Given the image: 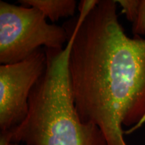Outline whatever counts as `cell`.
Listing matches in <instances>:
<instances>
[{
    "label": "cell",
    "mask_w": 145,
    "mask_h": 145,
    "mask_svg": "<svg viewBox=\"0 0 145 145\" xmlns=\"http://www.w3.org/2000/svg\"><path fill=\"white\" fill-rule=\"evenodd\" d=\"M46 64L45 48H40L21 62L0 66V129L7 134L24 120L34 86Z\"/></svg>",
    "instance_id": "obj_4"
},
{
    "label": "cell",
    "mask_w": 145,
    "mask_h": 145,
    "mask_svg": "<svg viewBox=\"0 0 145 145\" xmlns=\"http://www.w3.org/2000/svg\"><path fill=\"white\" fill-rule=\"evenodd\" d=\"M68 41L64 27L49 24L37 9L0 1V63L14 64L24 61L45 46L63 49Z\"/></svg>",
    "instance_id": "obj_3"
},
{
    "label": "cell",
    "mask_w": 145,
    "mask_h": 145,
    "mask_svg": "<svg viewBox=\"0 0 145 145\" xmlns=\"http://www.w3.org/2000/svg\"><path fill=\"white\" fill-rule=\"evenodd\" d=\"M19 3L37 9L52 22L73 16L77 7L75 0H20Z\"/></svg>",
    "instance_id": "obj_5"
},
{
    "label": "cell",
    "mask_w": 145,
    "mask_h": 145,
    "mask_svg": "<svg viewBox=\"0 0 145 145\" xmlns=\"http://www.w3.org/2000/svg\"><path fill=\"white\" fill-rule=\"evenodd\" d=\"M117 1L83 0L65 23L72 44L69 72L83 122L97 126L107 145H127L124 134L145 123V39L130 38L118 21Z\"/></svg>",
    "instance_id": "obj_1"
},
{
    "label": "cell",
    "mask_w": 145,
    "mask_h": 145,
    "mask_svg": "<svg viewBox=\"0 0 145 145\" xmlns=\"http://www.w3.org/2000/svg\"><path fill=\"white\" fill-rule=\"evenodd\" d=\"M8 145H20V144H16V143H12V142H10L9 143Z\"/></svg>",
    "instance_id": "obj_9"
},
{
    "label": "cell",
    "mask_w": 145,
    "mask_h": 145,
    "mask_svg": "<svg viewBox=\"0 0 145 145\" xmlns=\"http://www.w3.org/2000/svg\"><path fill=\"white\" fill-rule=\"evenodd\" d=\"M116 1L120 5L122 14H125L127 20L133 22L137 17L139 0H119Z\"/></svg>",
    "instance_id": "obj_7"
},
{
    "label": "cell",
    "mask_w": 145,
    "mask_h": 145,
    "mask_svg": "<svg viewBox=\"0 0 145 145\" xmlns=\"http://www.w3.org/2000/svg\"><path fill=\"white\" fill-rule=\"evenodd\" d=\"M132 31L134 36L145 35V0H139L137 17L132 22Z\"/></svg>",
    "instance_id": "obj_6"
},
{
    "label": "cell",
    "mask_w": 145,
    "mask_h": 145,
    "mask_svg": "<svg viewBox=\"0 0 145 145\" xmlns=\"http://www.w3.org/2000/svg\"><path fill=\"white\" fill-rule=\"evenodd\" d=\"M10 142V138L7 134H1L0 136V145H8Z\"/></svg>",
    "instance_id": "obj_8"
},
{
    "label": "cell",
    "mask_w": 145,
    "mask_h": 145,
    "mask_svg": "<svg viewBox=\"0 0 145 145\" xmlns=\"http://www.w3.org/2000/svg\"><path fill=\"white\" fill-rule=\"evenodd\" d=\"M69 37L63 49L45 48L46 68L32 89L24 120L10 131V142L25 145H107L95 125L83 122L71 88Z\"/></svg>",
    "instance_id": "obj_2"
}]
</instances>
